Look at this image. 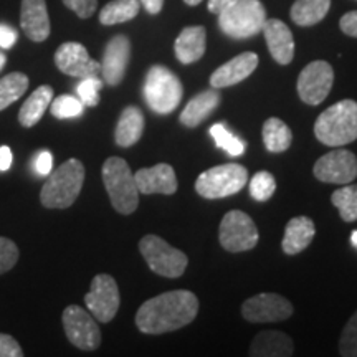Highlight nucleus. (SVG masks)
<instances>
[{
    "label": "nucleus",
    "instance_id": "nucleus-1",
    "mask_svg": "<svg viewBox=\"0 0 357 357\" xmlns=\"http://www.w3.org/2000/svg\"><path fill=\"white\" fill-rule=\"evenodd\" d=\"M197 312V296L187 289H176L147 300L137 311L136 324L144 334L172 333L190 324Z\"/></svg>",
    "mask_w": 357,
    "mask_h": 357
},
{
    "label": "nucleus",
    "instance_id": "nucleus-2",
    "mask_svg": "<svg viewBox=\"0 0 357 357\" xmlns=\"http://www.w3.org/2000/svg\"><path fill=\"white\" fill-rule=\"evenodd\" d=\"M314 134L329 147H341L357 139V102L342 100L318 116Z\"/></svg>",
    "mask_w": 357,
    "mask_h": 357
},
{
    "label": "nucleus",
    "instance_id": "nucleus-3",
    "mask_svg": "<svg viewBox=\"0 0 357 357\" xmlns=\"http://www.w3.org/2000/svg\"><path fill=\"white\" fill-rule=\"evenodd\" d=\"M84 182V166L78 159H68L48 174L40 192V202L47 208H68L78 199Z\"/></svg>",
    "mask_w": 357,
    "mask_h": 357
},
{
    "label": "nucleus",
    "instance_id": "nucleus-4",
    "mask_svg": "<svg viewBox=\"0 0 357 357\" xmlns=\"http://www.w3.org/2000/svg\"><path fill=\"white\" fill-rule=\"evenodd\" d=\"M101 176L114 211L123 215H129L136 211L139 205V190L126 160L121 158L106 159Z\"/></svg>",
    "mask_w": 357,
    "mask_h": 357
},
{
    "label": "nucleus",
    "instance_id": "nucleus-5",
    "mask_svg": "<svg viewBox=\"0 0 357 357\" xmlns=\"http://www.w3.org/2000/svg\"><path fill=\"white\" fill-rule=\"evenodd\" d=\"M144 100L158 114H169L181 105L184 88L181 79L162 65L151 66L144 79Z\"/></svg>",
    "mask_w": 357,
    "mask_h": 357
},
{
    "label": "nucleus",
    "instance_id": "nucleus-6",
    "mask_svg": "<svg viewBox=\"0 0 357 357\" xmlns=\"http://www.w3.org/2000/svg\"><path fill=\"white\" fill-rule=\"evenodd\" d=\"M265 22L266 12L260 0H236L234 6L218 13L222 32L236 40L260 33Z\"/></svg>",
    "mask_w": 357,
    "mask_h": 357
},
{
    "label": "nucleus",
    "instance_id": "nucleus-7",
    "mask_svg": "<svg viewBox=\"0 0 357 357\" xmlns=\"http://www.w3.org/2000/svg\"><path fill=\"white\" fill-rule=\"evenodd\" d=\"M248 171L240 164H223L200 174L195 190L205 199H223L240 192L247 185Z\"/></svg>",
    "mask_w": 357,
    "mask_h": 357
},
{
    "label": "nucleus",
    "instance_id": "nucleus-8",
    "mask_svg": "<svg viewBox=\"0 0 357 357\" xmlns=\"http://www.w3.org/2000/svg\"><path fill=\"white\" fill-rule=\"evenodd\" d=\"M139 252L154 273L164 278H178L185 271L189 258L158 235H146L139 242Z\"/></svg>",
    "mask_w": 357,
    "mask_h": 357
},
{
    "label": "nucleus",
    "instance_id": "nucleus-9",
    "mask_svg": "<svg viewBox=\"0 0 357 357\" xmlns=\"http://www.w3.org/2000/svg\"><path fill=\"white\" fill-rule=\"evenodd\" d=\"M222 247L227 252L240 253L255 248L258 243V229L255 222L242 211H230L225 213L220 223Z\"/></svg>",
    "mask_w": 357,
    "mask_h": 357
},
{
    "label": "nucleus",
    "instance_id": "nucleus-10",
    "mask_svg": "<svg viewBox=\"0 0 357 357\" xmlns=\"http://www.w3.org/2000/svg\"><path fill=\"white\" fill-rule=\"evenodd\" d=\"M63 329L73 346L82 351H95L101 344V331L93 314L71 305L63 311Z\"/></svg>",
    "mask_w": 357,
    "mask_h": 357
},
{
    "label": "nucleus",
    "instance_id": "nucleus-11",
    "mask_svg": "<svg viewBox=\"0 0 357 357\" xmlns=\"http://www.w3.org/2000/svg\"><path fill=\"white\" fill-rule=\"evenodd\" d=\"M89 312L100 323H109L121 305L118 283L111 275H96L91 281V288L84 296Z\"/></svg>",
    "mask_w": 357,
    "mask_h": 357
},
{
    "label": "nucleus",
    "instance_id": "nucleus-12",
    "mask_svg": "<svg viewBox=\"0 0 357 357\" xmlns=\"http://www.w3.org/2000/svg\"><path fill=\"white\" fill-rule=\"evenodd\" d=\"M334 83V70L328 61H312L303 68L298 78V95L305 102L311 106L321 105Z\"/></svg>",
    "mask_w": 357,
    "mask_h": 357
},
{
    "label": "nucleus",
    "instance_id": "nucleus-13",
    "mask_svg": "<svg viewBox=\"0 0 357 357\" xmlns=\"http://www.w3.org/2000/svg\"><path fill=\"white\" fill-rule=\"evenodd\" d=\"M312 172L321 182L339 185L351 184L357 177V158L351 151L334 149L333 153L324 154L316 160Z\"/></svg>",
    "mask_w": 357,
    "mask_h": 357
},
{
    "label": "nucleus",
    "instance_id": "nucleus-14",
    "mask_svg": "<svg viewBox=\"0 0 357 357\" xmlns=\"http://www.w3.org/2000/svg\"><path fill=\"white\" fill-rule=\"evenodd\" d=\"M242 314L250 323H273L288 319L293 314V306L280 294L261 293L243 303Z\"/></svg>",
    "mask_w": 357,
    "mask_h": 357
},
{
    "label": "nucleus",
    "instance_id": "nucleus-15",
    "mask_svg": "<svg viewBox=\"0 0 357 357\" xmlns=\"http://www.w3.org/2000/svg\"><path fill=\"white\" fill-rule=\"evenodd\" d=\"M55 63L61 73L75 78L98 77L101 73V63L93 60L86 48L77 42L60 45L55 53Z\"/></svg>",
    "mask_w": 357,
    "mask_h": 357
},
{
    "label": "nucleus",
    "instance_id": "nucleus-16",
    "mask_svg": "<svg viewBox=\"0 0 357 357\" xmlns=\"http://www.w3.org/2000/svg\"><path fill=\"white\" fill-rule=\"evenodd\" d=\"M129 58H131V42L126 35H116L111 38L106 45L101 61L102 79L109 86H116L123 82L129 65Z\"/></svg>",
    "mask_w": 357,
    "mask_h": 357
},
{
    "label": "nucleus",
    "instance_id": "nucleus-17",
    "mask_svg": "<svg viewBox=\"0 0 357 357\" xmlns=\"http://www.w3.org/2000/svg\"><path fill=\"white\" fill-rule=\"evenodd\" d=\"M139 194H164L171 195L177 190V177L172 166L158 164L149 169H141L134 174Z\"/></svg>",
    "mask_w": 357,
    "mask_h": 357
},
{
    "label": "nucleus",
    "instance_id": "nucleus-18",
    "mask_svg": "<svg viewBox=\"0 0 357 357\" xmlns=\"http://www.w3.org/2000/svg\"><path fill=\"white\" fill-rule=\"evenodd\" d=\"M258 66V55L252 52H245L242 55L231 58L220 68H217L211 77V86L227 88L247 79Z\"/></svg>",
    "mask_w": 357,
    "mask_h": 357
},
{
    "label": "nucleus",
    "instance_id": "nucleus-19",
    "mask_svg": "<svg viewBox=\"0 0 357 357\" xmlns=\"http://www.w3.org/2000/svg\"><path fill=\"white\" fill-rule=\"evenodd\" d=\"M261 32L276 63L288 65L294 56V40L288 25L278 19H266Z\"/></svg>",
    "mask_w": 357,
    "mask_h": 357
},
{
    "label": "nucleus",
    "instance_id": "nucleus-20",
    "mask_svg": "<svg viewBox=\"0 0 357 357\" xmlns=\"http://www.w3.org/2000/svg\"><path fill=\"white\" fill-rule=\"evenodd\" d=\"M20 25L32 42H45L50 35V19L45 0H22Z\"/></svg>",
    "mask_w": 357,
    "mask_h": 357
},
{
    "label": "nucleus",
    "instance_id": "nucleus-21",
    "mask_svg": "<svg viewBox=\"0 0 357 357\" xmlns=\"http://www.w3.org/2000/svg\"><path fill=\"white\" fill-rule=\"evenodd\" d=\"M293 352L291 337L281 331L258 333L250 346V356L253 357H289Z\"/></svg>",
    "mask_w": 357,
    "mask_h": 357
},
{
    "label": "nucleus",
    "instance_id": "nucleus-22",
    "mask_svg": "<svg viewBox=\"0 0 357 357\" xmlns=\"http://www.w3.org/2000/svg\"><path fill=\"white\" fill-rule=\"evenodd\" d=\"M220 93L217 91V88L207 89V91L199 93L189 101V105L185 106L184 111L181 113V121L187 128H195L200 123L211 116L213 111L217 109V106L220 105Z\"/></svg>",
    "mask_w": 357,
    "mask_h": 357
},
{
    "label": "nucleus",
    "instance_id": "nucleus-23",
    "mask_svg": "<svg viewBox=\"0 0 357 357\" xmlns=\"http://www.w3.org/2000/svg\"><path fill=\"white\" fill-rule=\"evenodd\" d=\"M314 222L307 217H294L288 222L283 236V252L287 255H298L310 247L314 238Z\"/></svg>",
    "mask_w": 357,
    "mask_h": 357
},
{
    "label": "nucleus",
    "instance_id": "nucleus-24",
    "mask_svg": "<svg viewBox=\"0 0 357 357\" xmlns=\"http://www.w3.org/2000/svg\"><path fill=\"white\" fill-rule=\"evenodd\" d=\"M205 42H207V35H205L204 26H187L178 33L174 43L177 60L184 65L200 60L205 53Z\"/></svg>",
    "mask_w": 357,
    "mask_h": 357
},
{
    "label": "nucleus",
    "instance_id": "nucleus-25",
    "mask_svg": "<svg viewBox=\"0 0 357 357\" xmlns=\"http://www.w3.org/2000/svg\"><path fill=\"white\" fill-rule=\"evenodd\" d=\"M142 131H144V114L136 106H128L119 116L118 124H116V144L121 147H131L141 139Z\"/></svg>",
    "mask_w": 357,
    "mask_h": 357
},
{
    "label": "nucleus",
    "instance_id": "nucleus-26",
    "mask_svg": "<svg viewBox=\"0 0 357 357\" xmlns=\"http://www.w3.org/2000/svg\"><path fill=\"white\" fill-rule=\"evenodd\" d=\"M53 100V89L48 84H42L26 98L19 111V123L24 128H33L43 118L45 111Z\"/></svg>",
    "mask_w": 357,
    "mask_h": 357
},
{
    "label": "nucleus",
    "instance_id": "nucleus-27",
    "mask_svg": "<svg viewBox=\"0 0 357 357\" xmlns=\"http://www.w3.org/2000/svg\"><path fill=\"white\" fill-rule=\"evenodd\" d=\"M331 0H296L291 7V19L300 26L316 25L328 15Z\"/></svg>",
    "mask_w": 357,
    "mask_h": 357
},
{
    "label": "nucleus",
    "instance_id": "nucleus-28",
    "mask_svg": "<svg viewBox=\"0 0 357 357\" xmlns=\"http://www.w3.org/2000/svg\"><path fill=\"white\" fill-rule=\"evenodd\" d=\"M293 134L287 124L278 118L266 119L263 124V142L270 153H283L291 146Z\"/></svg>",
    "mask_w": 357,
    "mask_h": 357
},
{
    "label": "nucleus",
    "instance_id": "nucleus-29",
    "mask_svg": "<svg viewBox=\"0 0 357 357\" xmlns=\"http://www.w3.org/2000/svg\"><path fill=\"white\" fill-rule=\"evenodd\" d=\"M139 0H113L106 3L100 12V22L102 25H116L132 20L139 13Z\"/></svg>",
    "mask_w": 357,
    "mask_h": 357
},
{
    "label": "nucleus",
    "instance_id": "nucleus-30",
    "mask_svg": "<svg viewBox=\"0 0 357 357\" xmlns=\"http://www.w3.org/2000/svg\"><path fill=\"white\" fill-rule=\"evenodd\" d=\"M29 77L20 71H13L0 79V111L20 100L29 88Z\"/></svg>",
    "mask_w": 357,
    "mask_h": 357
},
{
    "label": "nucleus",
    "instance_id": "nucleus-31",
    "mask_svg": "<svg viewBox=\"0 0 357 357\" xmlns=\"http://www.w3.org/2000/svg\"><path fill=\"white\" fill-rule=\"evenodd\" d=\"M331 202L334 207L341 213V218L344 222H356L357 220V184L337 189L331 195Z\"/></svg>",
    "mask_w": 357,
    "mask_h": 357
},
{
    "label": "nucleus",
    "instance_id": "nucleus-32",
    "mask_svg": "<svg viewBox=\"0 0 357 357\" xmlns=\"http://www.w3.org/2000/svg\"><path fill=\"white\" fill-rule=\"evenodd\" d=\"M211 136L213 137V141H215L217 147H220V149L225 151L229 155L236 158V155H242L245 153L247 144H245L240 137H236L223 123L213 124L211 128Z\"/></svg>",
    "mask_w": 357,
    "mask_h": 357
},
{
    "label": "nucleus",
    "instance_id": "nucleus-33",
    "mask_svg": "<svg viewBox=\"0 0 357 357\" xmlns=\"http://www.w3.org/2000/svg\"><path fill=\"white\" fill-rule=\"evenodd\" d=\"M276 190V181L273 174L260 171L250 178V195L257 200V202H266L273 197Z\"/></svg>",
    "mask_w": 357,
    "mask_h": 357
},
{
    "label": "nucleus",
    "instance_id": "nucleus-34",
    "mask_svg": "<svg viewBox=\"0 0 357 357\" xmlns=\"http://www.w3.org/2000/svg\"><path fill=\"white\" fill-rule=\"evenodd\" d=\"M84 105L79 98L70 96V95H61L56 96L55 100L50 102V111L56 119H70V118H78L83 114Z\"/></svg>",
    "mask_w": 357,
    "mask_h": 357
},
{
    "label": "nucleus",
    "instance_id": "nucleus-35",
    "mask_svg": "<svg viewBox=\"0 0 357 357\" xmlns=\"http://www.w3.org/2000/svg\"><path fill=\"white\" fill-rule=\"evenodd\" d=\"M102 88V82L98 77L82 78V82L77 86L78 98L88 108H95L100 105V91Z\"/></svg>",
    "mask_w": 357,
    "mask_h": 357
},
{
    "label": "nucleus",
    "instance_id": "nucleus-36",
    "mask_svg": "<svg viewBox=\"0 0 357 357\" xmlns=\"http://www.w3.org/2000/svg\"><path fill=\"white\" fill-rule=\"evenodd\" d=\"M339 352L344 357H357V311L342 329L339 339Z\"/></svg>",
    "mask_w": 357,
    "mask_h": 357
},
{
    "label": "nucleus",
    "instance_id": "nucleus-37",
    "mask_svg": "<svg viewBox=\"0 0 357 357\" xmlns=\"http://www.w3.org/2000/svg\"><path fill=\"white\" fill-rule=\"evenodd\" d=\"M19 261V248L12 240L0 236V275L10 271Z\"/></svg>",
    "mask_w": 357,
    "mask_h": 357
},
{
    "label": "nucleus",
    "instance_id": "nucleus-38",
    "mask_svg": "<svg viewBox=\"0 0 357 357\" xmlns=\"http://www.w3.org/2000/svg\"><path fill=\"white\" fill-rule=\"evenodd\" d=\"M63 3L77 13L79 19L91 17L98 7V0H63Z\"/></svg>",
    "mask_w": 357,
    "mask_h": 357
},
{
    "label": "nucleus",
    "instance_id": "nucleus-39",
    "mask_svg": "<svg viewBox=\"0 0 357 357\" xmlns=\"http://www.w3.org/2000/svg\"><path fill=\"white\" fill-rule=\"evenodd\" d=\"M24 351L15 337L0 333V357H22Z\"/></svg>",
    "mask_w": 357,
    "mask_h": 357
},
{
    "label": "nucleus",
    "instance_id": "nucleus-40",
    "mask_svg": "<svg viewBox=\"0 0 357 357\" xmlns=\"http://www.w3.org/2000/svg\"><path fill=\"white\" fill-rule=\"evenodd\" d=\"M33 169L38 176H48L53 171V155L50 151H40L33 160Z\"/></svg>",
    "mask_w": 357,
    "mask_h": 357
},
{
    "label": "nucleus",
    "instance_id": "nucleus-41",
    "mask_svg": "<svg viewBox=\"0 0 357 357\" xmlns=\"http://www.w3.org/2000/svg\"><path fill=\"white\" fill-rule=\"evenodd\" d=\"M339 26H341V30L346 35L357 38V10L347 12L346 15H342L341 22H339Z\"/></svg>",
    "mask_w": 357,
    "mask_h": 357
},
{
    "label": "nucleus",
    "instance_id": "nucleus-42",
    "mask_svg": "<svg viewBox=\"0 0 357 357\" xmlns=\"http://www.w3.org/2000/svg\"><path fill=\"white\" fill-rule=\"evenodd\" d=\"M17 30L10 25L0 24V48H12L17 42Z\"/></svg>",
    "mask_w": 357,
    "mask_h": 357
},
{
    "label": "nucleus",
    "instance_id": "nucleus-43",
    "mask_svg": "<svg viewBox=\"0 0 357 357\" xmlns=\"http://www.w3.org/2000/svg\"><path fill=\"white\" fill-rule=\"evenodd\" d=\"M12 159H13V155H12L10 147L8 146L0 147V172H6L10 169Z\"/></svg>",
    "mask_w": 357,
    "mask_h": 357
},
{
    "label": "nucleus",
    "instance_id": "nucleus-44",
    "mask_svg": "<svg viewBox=\"0 0 357 357\" xmlns=\"http://www.w3.org/2000/svg\"><path fill=\"white\" fill-rule=\"evenodd\" d=\"M236 0H208V12L215 13H222L225 8H229L230 6H234Z\"/></svg>",
    "mask_w": 357,
    "mask_h": 357
},
{
    "label": "nucleus",
    "instance_id": "nucleus-45",
    "mask_svg": "<svg viewBox=\"0 0 357 357\" xmlns=\"http://www.w3.org/2000/svg\"><path fill=\"white\" fill-rule=\"evenodd\" d=\"M139 2L141 6L144 7L149 13H153V15L162 10V6H164V0H139Z\"/></svg>",
    "mask_w": 357,
    "mask_h": 357
},
{
    "label": "nucleus",
    "instance_id": "nucleus-46",
    "mask_svg": "<svg viewBox=\"0 0 357 357\" xmlns=\"http://www.w3.org/2000/svg\"><path fill=\"white\" fill-rule=\"evenodd\" d=\"M351 243L354 245V247L357 248V230L352 231V235H351Z\"/></svg>",
    "mask_w": 357,
    "mask_h": 357
},
{
    "label": "nucleus",
    "instance_id": "nucleus-47",
    "mask_svg": "<svg viewBox=\"0 0 357 357\" xmlns=\"http://www.w3.org/2000/svg\"><path fill=\"white\" fill-rule=\"evenodd\" d=\"M184 2L187 3V6H192V7H194V6H199V3L202 2V0H184Z\"/></svg>",
    "mask_w": 357,
    "mask_h": 357
},
{
    "label": "nucleus",
    "instance_id": "nucleus-48",
    "mask_svg": "<svg viewBox=\"0 0 357 357\" xmlns=\"http://www.w3.org/2000/svg\"><path fill=\"white\" fill-rule=\"evenodd\" d=\"M6 61H7L6 55H3V53H0V70H2L3 66H6Z\"/></svg>",
    "mask_w": 357,
    "mask_h": 357
}]
</instances>
